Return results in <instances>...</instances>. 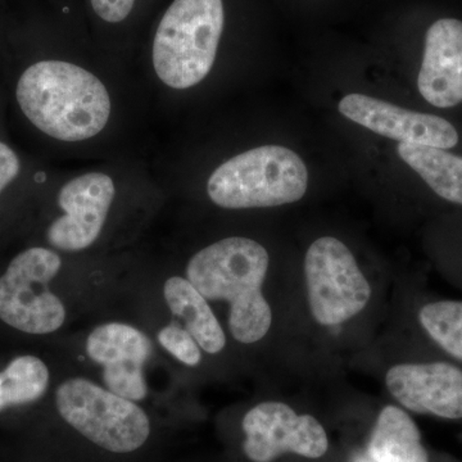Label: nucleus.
I'll return each mask as SVG.
<instances>
[{
  "instance_id": "nucleus-1",
  "label": "nucleus",
  "mask_w": 462,
  "mask_h": 462,
  "mask_svg": "<svg viewBox=\"0 0 462 462\" xmlns=\"http://www.w3.org/2000/svg\"><path fill=\"white\" fill-rule=\"evenodd\" d=\"M270 254L257 240L227 236L200 249L188 261L185 278L211 303L225 307L229 340L257 349L270 338L275 312L267 294Z\"/></svg>"
},
{
  "instance_id": "nucleus-2",
  "label": "nucleus",
  "mask_w": 462,
  "mask_h": 462,
  "mask_svg": "<svg viewBox=\"0 0 462 462\" xmlns=\"http://www.w3.org/2000/svg\"><path fill=\"white\" fill-rule=\"evenodd\" d=\"M16 100L32 126L60 142L98 135L111 115L105 84L65 60H38L27 67L18 78Z\"/></svg>"
},
{
  "instance_id": "nucleus-3",
  "label": "nucleus",
  "mask_w": 462,
  "mask_h": 462,
  "mask_svg": "<svg viewBox=\"0 0 462 462\" xmlns=\"http://www.w3.org/2000/svg\"><path fill=\"white\" fill-rule=\"evenodd\" d=\"M306 309L312 325L325 334L348 330L373 305L375 287L348 245L320 236L303 261Z\"/></svg>"
},
{
  "instance_id": "nucleus-4",
  "label": "nucleus",
  "mask_w": 462,
  "mask_h": 462,
  "mask_svg": "<svg viewBox=\"0 0 462 462\" xmlns=\"http://www.w3.org/2000/svg\"><path fill=\"white\" fill-rule=\"evenodd\" d=\"M53 403L67 427L108 454H135L151 439L152 420L144 407L89 376L71 375L58 383Z\"/></svg>"
},
{
  "instance_id": "nucleus-5",
  "label": "nucleus",
  "mask_w": 462,
  "mask_h": 462,
  "mask_svg": "<svg viewBox=\"0 0 462 462\" xmlns=\"http://www.w3.org/2000/svg\"><path fill=\"white\" fill-rule=\"evenodd\" d=\"M309 171L296 152L263 145L230 158L209 176L207 193L226 209L269 208L305 197Z\"/></svg>"
},
{
  "instance_id": "nucleus-6",
  "label": "nucleus",
  "mask_w": 462,
  "mask_h": 462,
  "mask_svg": "<svg viewBox=\"0 0 462 462\" xmlns=\"http://www.w3.org/2000/svg\"><path fill=\"white\" fill-rule=\"evenodd\" d=\"M225 23L223 0H173L157 27L153 66L172 89H189L214 66Z\"/></svg>"
},
{
  "instance_id": "nucleus-7",
  "label": "nucleus",
  "mask_w": 462,
  "mask_h": 462,
  "mask_svg": "<svg viewBox=\"0 0 462 462\" xmlns=\"http://www.w3.org/2000/svg\"><path fill=\"white\" fill-rule=\"evenodd\" d=\"M62 257L45 247L23 249L0 273V321L30 337L63 329L69 312L51 282L62 270Z\"/></svg>"
},
{
  "instance_id": "nucleus-8",
  "label": "nucleus",
  "mask_w": 462,
  "mask_h": 462,
  "mask_svg": "<svg viewBox=\"0 0 462 462\" xmlns=\"http://www.w3.org/2000/svg\"><path fill=\"white\" fill-rule=\"evenodd\" d=\"M240 430V448L248 462H319L330 456V434L324 422L284 401L264 400L249 407Z\"/></svg>"
},
{
  "instance_id": "nucleus-9",
  "label": "nucleus",
  "mask_w": 462,
  "mask_h": 462,
  "mask_svg": "<svg viewBox=\"0 0 462 462\" xmlns=\"http://www.w3.org/2000/svg\"><path fill=\"white\" fill-rule=\"evenodd\" d=\"M84 351L99 367L103 387L133 402L147 400V366L154 360L156 346L144 330L125 321L102 322L88 333Z\"/></svg>"
},
{
  "instance_id": "nucleus-10",
  "label": "nucleus",
  "mask_w": 462,
  "mask_h": 462,
  "mask_svg": "<svg viewBox=\"0 0 462 462\" xmlns=\"http://www.w3.org/2000/svg\"><path fill=\"white\" fill-rule=\"evenodd\" d=\"M384 387L410 413L462 421V369L447 361H401L389 365Z\"/></svg>"
},
{
  "instance_id": "nucleus-11",
  "label": "nucleus",
  "mask_w": 462,
  "mask_h": 462,
  "mask_svg": "<svg viewBox=\"0 0 462 462\" xmlns=\"http://www.w3.org/2000/svg\"><path fill=\"white\" fill-rule=\"evenodd\" d=\"M115 196L114 180L106 173H85L67 182L57 199L63 215L48 226V245L67 254L90 248L102 234Z\"/></svg>"
},
{
  "instance_id": "nucleus-12",
  "label": "nucleus",
  "mask_w": 462,
  "mask_h": 462,
  "mask_svg": "<svg viewBox=\"0 0 462 462\" xmlns=\"http://www.w3.org/2000/svg\"><path fill=\"white\" fill-rule=\"evenodd\" d=\"M338 109L348 120L400 143L440 149L454 148L458 143L454 125L445 118L409 111L364 94H348L340 100Z\"/></svg>"
},
{
  "instance_id": "nucleus-13",
  "label": "nucleus",
  "mask_w": 462,
  "mask_h": 462,
  "mask_svg": "<svg viewBox=\"0 0 462 462\" xmlns=\"http://www.w3.org/2000/svg\"><path fill=\"white\" fill-rule=\"evenodd\" d=\"M418 87L422 98L438 108L462 103V21L440 18L430 27Z\"/></svg>"
},
{
  "instance_id": "nucleus-14",
  "label": "nucleus",
  "mask_w": 462,
  "mask_h": 462,
  "mask_svg": "<svg viewBox=\"0 0 462 462\" xmlns=\"http://www.w3.org/2000/svg\"><path fill=\"white\" fill-rule=\"evenodd\" d=\"M163 300L172 318L199 343L207 357H218L229 346L223 321L211 303L185 276L172 275L163 282Z\"/></svg>"
},
{
  "instance_id": "nucleus-15",
  "label": "nucleus",
  "mask_w": 462,
  "mask_h": 462,
  "mask_svg": "<svg viewBox=\"0 0 462 462\" xmlns=\"http://www.w3.org/2000/svg\"><path fill=\"white\" fill-rule=\"evenodd\" d=\"M363 449L375 462H433L411 413L396 403L379 410Z\"/></svg>"
},
{
  "instance_id": "nucleus-16",
  "label": "nucleus",
  "mask_w": 462,
  "mask_h": 462,
  "mask_svg": "<svg viewBox=\"0 0 462 462\" xmlns=\"http://www.w3.org/2000/svg\"><path fill=\"white\" fill-rule=\"evenodd\" d=\"M397 152L437 196L462 206V157L446 149L409 143H400Z\"/></svg>"
},
{
  "instance_id": "nucleus-17",
  "label": "nucleus",
  "mask_w": 462,
  "mask_h": 462,
  "mask_svg": "<svg viewBox=\"0 0 462 462\" xmlns=\"http://www.w3.org/2000/svg\"><path fill=\"white\" fill-rule=\"evenodd\" d=\"M51 373L42 358L21 355L0 370V412L41 401L50 392Z\"/></svg>"
},
{
  "instance_id": "nucleus-18",
  "label": "nucleus",
  "mask_w": 462,
  "mask_h": 462,
  "mask_svg": "<svg viewBox=\"0 0 462 462\" xmlns=\"http://www.w3.org/2000/svg\"><path fill=\"white\" fill-rule=\"evenodd\" d=\"M418 322L428 338L462 363V300H440L422 305Z\"/></svg>"
},
{
  "instance_id": "nucleus-19",
  "label": "nucleus",
  "mask_w": 462,
  "mask_h": 462,
  "mask_svg": "<svg viewBox=\"0 0 462 462\" xmlns=\"http://www.w3.org/2000/svg\"><path fill=\"white\" fill-rule=\"evenodd\" d=\"M156 339L163 351L188 369H199L205 361L206 356L197 340L175 319L160 328Z\"/></svg>"
},
{
  "instance_id": "nucleus-20",
  "label": "nucleus",
  "mask_w": 462,
  "mask_h": 462,
  "mask_svg": "<svg viewBox=\"0 0 462 462\" xmlns=\"http://www.w3.org/2000/svg\"><path fill=\"white\" fill-rule=\"evenodd\" d=\"M94 12L103 21L118 23L129 16L135 0H90Z\"/></svg>"
},
{
  "instance_id": "nucleus-21",
  "label": "nucleus",
  "mask_w": 462,
  "mask_h": 462,
  "mask_svg": "<svg viewBox=\"0 0 462 462\" xmlns=\"http://www.w3.org/2000/svg\"><path fill=\"white\" fill-rule=\"evenodd\" d=\"M21 172V161L7 143L0 142V196Z\"/></svg>"
},
{
  "instance_id": "nucleus-22",
  "label": "nucleus",
  "mask_w": 462,
  "mask_h": 462,
  "mask_svg": "<svg viewBox=\"0 0 462 462\" xmlns=\"http://www.w3.org/2000/svg\"><path fill=\"white\" fill-rule=\"evenodd\" d=\"M346 462H375L373 461L372 458L369 457L363 448L356 449V451L352 452L351 455L348 456V460Z\"/></svg>"
}]
</instances>
